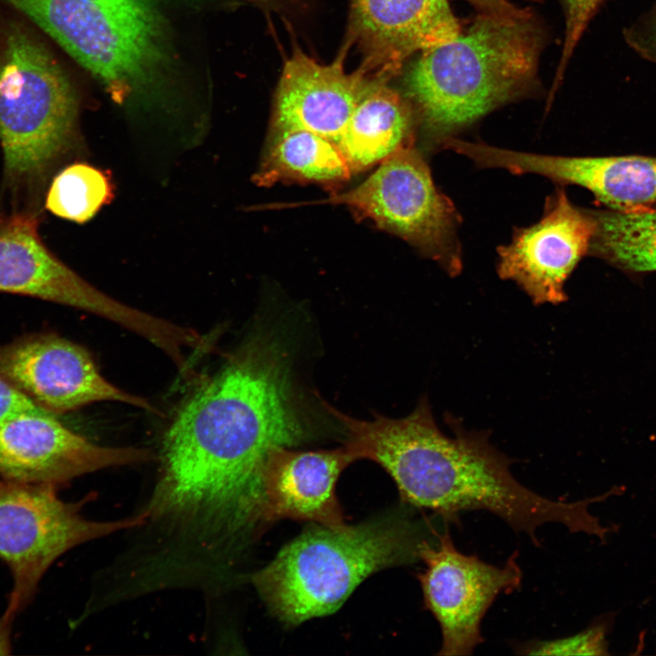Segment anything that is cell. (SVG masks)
<instances>
[{"label": "cell", "mask_w": 656, "mask_h": 656, "mask_svg": "<svg viewBox=\"0 0 656 656\" xmlns=\"http://www.w3.org/2000/svg\"><path fill=\"white\" fill-rule=\"evenodd\" d=\"M75 89L49 49L26 26L0 28V145L6 185L35 193L77 134Z\"/></svg>", "instance_id": "6"}, {"label": "cell", "mask_w": 656, "mask_h": 656, "mask_svg": "<svg viewBox=\"0 0 656 656\" xmlns=\"http://www.w3.org/2000/svg\"><path fill=\"white\" fill-rule=\"evenodd\" d=\"M0 292L30 296L111 321L158 348L174 334L173 323L126 305L96 289L57 259L29 211L0 214Z\"/></svg>", "instance_id": "9"}, {"label": "cell", "mask_w": 656, "mask_h": 656, "mask_svg": "<svg viewBox=\"0 0 656 656\" xmlns=\"http://www.w3.org/2000/svg\"><path fill=\"white\" fill-rule=\"evenodd\" d=\"M291 379L282 344L261 332L180 403L142 510L143 526L153 530L163 554L201 569L220 568L267 522L269 456L307 436Z\"/></svg>", "instance_id": "1"}, {"label": "cell", "mask_w": 656, "mask_h": 656, "mask_svg": "<svg viewBox=\"0 0 656 656\" xmlns=\"http://www.w3.org/2000/svg\"><path fill=\"white\" fill-rule=\"evenodd\" d=\"M565 11L566 30L555 87L563 77L566 66L588 24L603 0H560Z\"/></svg>", "instance_id": "23"}, {"label": "cell", "mask_w": 656, "mask_h": 656, "mask_svg": "<svg viewBox=\"0 0 656 656\" xmlns=\"http://www.w3.org/2000/svg\"><path fill=\"white\" fill-rule=\"evenodd\" d=\"M31 19L119 104L159 87L173 50L167 0H2Z\"/></svg>", "instance_id": "5"}, {"label": "cell", "mask_w": 656, "mask_h": 656, "mask_svg": "<svg viewBox=\"0 0 656 656\" xmlns=\"http://www.w3.org/2000/svg\"><path fill=\"white\" fill-rule=\"evenodd\" d=\"M368 84L360 73L347 74L342 58L323 65L296 51L280 77L273 129L307 130L334 143Z\"/></svg>", "instance_id": "15"}, {"label": "cell", "mask_w": 656, "mask_h": 656, "mask_svg": "<svg viewBox=\"0 0 656 656\" xmlns=\"http://www.w3.org/2000/svg\"><path fill=\"white\" fill-rule=\"evenodd\" d=\"M51 485L0 478V559L13 576L5 612L29 604L52 563L71 548L118 531L140 528L145 514L97 521L80 514L82 502H65Z\"/></svg>", "instance_id": "7"}, {"label": "cell", "mask_w": 656, "mask_h": 656, "mask_svg": "<svg viewBox=\"0 0 656 656\" xmlns=\"http://www.w3.org/2000/svg\"><path fill=\"white\" fill-rule=\"evenodd\" d=\"M517 653L528 655L607 654L605 626L597 624L571 636L517 644Z\"/></svg>", "instance_id": "22"}, {"label": "cell", "mask_w": 656, "mask_h": 656, "mask_svg": "<svg viewBox=\"0 0 656 656\" xmlns=\"http://www.w3.org/2000/svg\"><path fill=\"white\" fill-rule=\"evenodd\" d=\"M351 6L359 38L394 66L460 34L446 0H351Z\"/></svg>", "instance_id": "17"}, {"label": "cell", "mask_w": 656, "mask_h": 656, "mask_svg": "<svg viewBox=\"0 0 656 656\" xmlns=\"http://www.w3.org/2000/svg\"><path fill=\"white\" fill-rule=\"evenodd\" d=\"M422 541L402 518L317 527L286 545L251 581L272 614L298 625L336 611L370 575L417 559Z\"/></svg>", "instance_id": "4"}, {"label": "cell", "mask_w": 656, "mask_h": 656, "mask_svg": "<svg viewBox=\"0 0 656 656\" xmlns=\"http://www.w3.org/2000/svg\"><path fill=\"white\" fill-rule=\"evenodd\" d=\"M50 413L0 376V422L24 415Z\"/></svg>", "instance_id": "25"}, {"label": "cell", "mask_w": 656, "mask_h": 656, "mask_svg": "<svg viewBox=\"0 0 656 656\" xmlns=\"http://www.w3.org/2000/svg\"><path fill=\"white\" fill-rule=\"evenodd\" d=\"M623 36L641 58L656 62V5L624 29Z\"/></svg>", "instance_id": "24"}, {"label": "cell", "mask_w": 656, "mask_h": 656, "mask_svg": "<svg viewBox=\"0 0 656 656\" xmlns=\"http://www.w3.org/2000/svg\"><path fill=\"white\" fill-rule=\"evenodd\" d=\"M352 172L336 145L307 130L273 129L261 164L253 176L260 186L277 182L337 184Z\"/></svg>", "instance_id": "19"}, {"label": "cell", "mask_w": 656, "mask_h": 656, "mask_svg": "<svg viewBox=\"0 0 656 656\" xmlns=\"http://www.w3.org/2000/svg\"><path fill=\"white\" fill-rule=\"evenodd\" d=\"M0 376L56 415L104 401L157 411L145 398L108 382L85 348L56 334L1 345Z\"/></svg>", "instance_id": "11"}, {"label": "cell", "mask_w": 656, "mask_h": 656, "mask_svg": "<svg viewBox=\"0 0 656 656\" xmlns=\"http://www.w3.org/2000/svg\"><path fill=\"white\" fill-rule=\"evenodd\" d=\"M447 525L436 534L437 542H421L418 559L425 568L417 578L425 608L441 630L442 644L437 655H472L485 641L481 623L486 613L500 594L520 589L522 571L517 561L518 552L503 566L462 553L456 548Z\"/></svg>", "instance_id": "10"}, {"label": "cell", "mask_w": 656, "mask_h": 656, "mask_svg": "<svg viewBox=\"0 0 656 656\" xmlns=\"http://www.w3.org/2000/svg\"><path fill=\"white\" fill-rule=\"evenodd\" d=\"M542 37L525 9L482 14L453 40L422 52L405 80L431 140L441 146L495 108L525 95Z\"/></svg>", "instance_id": "3"}, {"label": "cell", "mask_w": 656, "mask_h": 656, "mask_svg": "<svg viewBox=\"0 0 656 656\" xmlns=\"http://www.w3.org/2000/svg\"><path fill=\"white\" fill-rule=\"evenodd\" d=\"M595 226L591 210L576 207L558 189L537 223L517 229L498 247L499 277L515 282L535 304L563 302L565 282L589 252Z\"/></svg>", "instance_id": "13"}, {"label": "cell", "mask_w": 656, "mask_h": 656, "mask_svg": "<svg viewBox=\"0 0 656 656\" xmlns=\"http://www.w3.org/2000/svg\"><path fill=\"white\" fill-rule=\"evenodd\" d=\"M157 459L145 448L104 446L63 425L52 413L0 422V478L58 487L85 474Z\"/></svg>", "instance_id": "12"}, {"label": "cell", "mask_w": 656, "mask_h": 656, "mask_svg": "<svg viewBox=\"0 0 656 656\" xmlns=\"http://www.w3.org/2000/svg\"><path fill=\"white\" fill-rule=\"evenodd\" d=\"M329 412L343 425L344 446L354 460L370 459L380 465L395 482L404 502L433 511L445 523L459 526L463 512L485 510L515 532L526 533L537 547L540 543L536 530L545 523H560L569 532L600 538L608 531L588 509L601 496L565 502L533 492L513 477L512 460L489 443L487 432H466L451 418L456 437L445 436L425 397L399 419L376 415L361 420L333 407Z\"/></svg>", "instance_id": "2"}, {"label": "cell", "mask_w": 656, "mask_h": 656, "mask_svg": "<svg viewBox=\"0 0 656 656\" xmlns=\"http://www.w3.org/2000/svg\"><path fill=\"white\" fill-rule=\"evenodd\" d=\"M15 617L4 612L0 617V655H7L11 651L10 634Z\"/></svg>", "instance_id": "27"}, {"label": "cell", "mask_w": 656, "mask_h": 656, "mask_svg": "<svg viewBox=\"0 0 656 656\" xmlns=\"http://www.w3.org/2000/svg\"><path fill=\"white\" fill-rule=\"evenodd\" d=\"M248 1H261V0H248Z\"/></svg>", "instance_id": "29"}, {"label": "cell", "mask_w": 656, "mask_h": 656, "mask_svg": "<svg viewBox=\"0 0 656 656\" xmlns=\"http://www.w3.org/2000/svg\"><path fill=\"white\" fill-rule=\"evenodd\" d=\"M413 143L411 113L400 96L379 83H369L335 140L352 174L381 163Z\"/></svg>", "instance_id": "18"}, {"label": "cell", "mask_w": 656, "mask_h": 656, "mask_svg": "<svg viewBox=\"0 0 656 656\" xmlns=\"http://www.w3.org/2000/svg\"><path fill=\"white\" fill-rule=\"evenodd\" d=\"M206 346H207V341H206V343H205V346L203 347V349H201V350H200V351H199V352H201V351H203V350H204V349L206 348ZM193 352H194V351H193ZM197 352H198V351H197ZM190 366H189V368H188V369H187L186 371H183V372H180V373H182V374H183V373H186V372H187V371H188V370L190 369Z\"/></svg>", "instance_id": "28"}, {"label": "cell", "mask_w": 656, "mask_h": 656, "mask_svg": "<svg viewBox=\"0 0 656 656\" xmlns=\"http://www.w3.org/2000/svg\"><path fill=\"white\" fill-rule=\"evenodd\" d=\"M312 203L345 205L406 241L450 275L462 268L459 214L436 187L429 167L413 143L383 160L355 188Z\"/></svg>", "instance_id": "8"}, {"label": "cell", "mask_w": 656, "mask_h": 656, "mask_svg": "<svg viewBox=\"0 0 656 656\" xmlns=\"http://www.w3.org/2000/svg\"><path fill=\"white\" fill-rule=\"evenodd\" d=\"M353 461L344 446L319 451L272 450L263 473L266 521L293 518L330 528L345 525L335 486Z\"/></svg>", "instance_id": "16"}, {"label": "cell", "mask_w": 656, "mask_h": 656, "mask_svg": "<svg viewBox=\"0 0 656 656\" xmlns=\"http://www.w3.org/2000/svg\"><path fill=\"white\" fill-rule=\"evenodd\" d=\"M114 197L108 173L85 162H76L52 179L45 206L54 215L77 223L91 220Z\"/></svg>", "instance_id": "21"}, {"label": "cell", "mask_w": 656, "mask_h": 656, "mask_svg": "<svg viewBox=\"0 0 656 656\" xmlns=\"http://www.w3.org/2000/svg\"><path fill=\"white\" fill-rule=\"evenodd\" d=\"M591 213L596 226L589 252L627 272H656V209Z\"/></svg>", "instance_id": "20"}, {"label": "cell", "mask_w": 656, "mask_h": 656, "mask_svg": "<svg viewBox=\"0 0 656 656\" xmlns=\"http://www.w3.org/2000/svg\"><path fill=\"white\" fill-rule=\"evenodd\" d=\"M479 9L482 14H515L521 11L513 0H466Z\"/></svg>", "instance_id": "26"}, {"label": "cell", "mask_w": 656, "mask_h": 656, "mask_svg": "<svg viewBox=\"0 0 656 656\" xmlns=\"http://www.w3.org/2000/svg\"><path fill=\"white\" fill-rule=\"evenodd\" d=\"M483 159L487 168L504 169L514 174L533 173L560 184L580 186L612 210H631L656 202L653 157H564L489 146Z\"/></svg>", "instance_id": "14"}]
</instances>
